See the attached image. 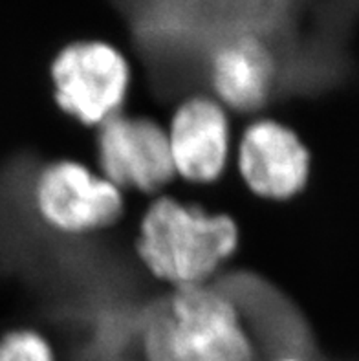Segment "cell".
I'll use <instances>...</instances> for the list:
<instances>
[{
	"label": "cell",
	"instance_id": "cell-1",
	"mask_svg": "<svg viewBox=\"0 0 359 361\" xmlns=\"http://www.w3.org/2000/svg\"><path fill=\"white\" fill-rule=\"evenodd\" d=\"M242 246L237 216L173 192L149 198L132 250L150 279L167 290L211 284Z\"/></svg>",
	"mask_w": 359,
	"mask_h": 361
},
{
	"label": "cell",
	"instance_id": "cell-2",
	"mask_svg": "<svg viewBox=\"0 0 359 361\" xmlns=\"http://www.w3.org/2000/svg\"><path fill=\"white\" fill-rule=\"evenodd\" d=\"M141 361H259V343L237 298L217 283L165 290L136 321Z\"/></svg>",
	"mask_w": 359,
	"mask_h": 361
},
{
	"label": "cell",
	"instance_id": "cell-3",
	"mask_svg": "<svg viewBox=\"0 0 359 361\" xmlns=\"http://www.w3.org/2000/svg\"><path fill=\"white\" fill-rule=\"evenodd\" d=\"M54 105L64 118L96 130L128 110L134 66L128 54L103 37H78L59 46L48 63Z\"/></svg>",
	"mask_w": 359,
	"mask_h": 361
},
{
	"label": "cell",
	"instance_id": "cell-4",
	"mask_svg": "<svg viewBox=\"0 0 359 361\" xmlns=\"http://www.w3.org/2000/svg\"><path fill=\"white\" fill-rule=\"evenodd\" d=\"M127 198L94 165L73 156L44 161L28 182L33 216L63 238H88L114 229L127 215Z\"/></svg>",
	"mask_w": 359,
	"mask_h": 361
},
{
	"label": "cell",
	"instance_id": "cell-5",
	"mask_svg": "<svg viewBox=\"0 0 359 361\" xmlns=\"http://www.w3.org/2000/svg\"><path fill=\"white\" fill-rule=\"evenodd\" d=\"M231 169L253 198L288 204L308 189L314 154L296 127L264 112L237 133Z\"/></svg>",
	"mask_w": 359,
	"mask_h": 361
},
{
	"label": "cell",
	"instance_id": "cell-6",
	"mask_svg": "<svg viewBox=\"0 0 359 361\" xmlns=\"http://www.w3.org/2000/svg\"><path fill=\"white\" fill-rule=\"evenodd\" d=\"M94 167L125 195L152 198L176 182L165 123L125 110L94 130Z\"/></svg>",
	"mask_w": 359,
	"mask_h": 361
},
{
	"label": "cell",
	"instance_id": "cell-7",
	"mask_svg": "<svg viewBox=\"0 0 359 361\" xmlns=\"http://www.w3.org/2000/svg\"><path fill=\"white\" fill-rule=\"evenodd\" d=\"M176 182L214 188L228 176L235 151L233 116L209 92H189L174 103L167 123Z\"/></svg>",
	"mask_w": 359,
	"mask_h": 361
},
{
	"label": "cell",
	"instance_id": "cell-8",
	"mask_svg": "<svg viewBox=\"0 0 359 361\" xmlns=\"http://www.w3.org/2000/svg\"><path fill=\"white\" fill-rule=\"evenodd\" d=\"M281 79L277 51L266 37L242 32L224 37L205 59V81L229 114L250 119L266 112Z\"/></svg>",
	"mask_w": 359,
	"mask_h": 361
},
{
	"label": "cell",
	"instance_id": "cell-9",
	"mask_svg": "<svg viewBox=\"0 0 359 361\" xmlns=\"http://www.w3.org/2000/svg\"><path fill=\"white\" fill-rule=\"evenodd\" d=\"M0 361H63L59 348L39 326L20 325L0 336Z\"/></svg>",
	"mask_w": 359,
	"mask_h": 361
},
{
	"label": "cell",
	"instance_id": "cell-10",
	"mask_svg": "<svg viewBox=\"0 0 359 361\" xmlns=\"http://www.w3.org/2000/svg\"><path fill=\"white\" fill-rule=\"evenodd\" d=\"M268 361H312V360H308V357L303 356V354L284 353V354H279V356L272 357V360H268Z\"/></svg>",
	"mask_w": 359,
	"mask_h": 361
}]
</instances>
